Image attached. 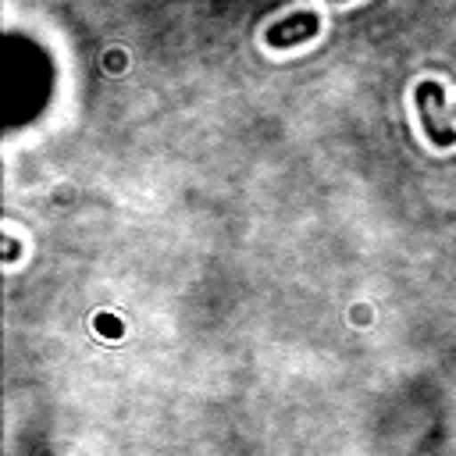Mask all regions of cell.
Segmentation results:
<instances>
[{
	"label": "cell",
	"instance_id": "cell-3",
	"mask_svg": "<svg viewBox=\"0 0 456 456\" xmlns=\"http://www.w3.org/2000/svg\"><path fill=\"white\" fill-rule=\"evenodd\" d=\"M18 253H21V246L7 235V239H4V260H18Z\"/></svg>",
	"mask_w": 456,
	"mask_h": 456
},
{
	"label": "cell",
	"instance_id": "cell-5",
	"mask_svg": "<svg viewBox=\"0 0 456 456\" xmlns=\"http://www.w3.org/2000/svg\"><path fill=\"white\" fill-rule=\"evenodd\" d=\"M331 4H346V0H331Z\"/></svg>",
	"mask_w": 456,
	"mask_h": 456
},
{
	"label": "cell",
	"instance_id": "cell-2",
	"mask_svg": "<svg viewBox=\"0 0 456 456\" xmlns=\"http://www.w3.org/2000/svg\"><path fill=\"white\" fill-rule=\"evenodd\" d=\"M321 32V18L314 11H296V14H285L278 21H271L264 28V43L271 50H289V46H299L306 39H314Z\"/></svg>",
	"mask_w": 456,
	"mask_h": 456
},
{
	"label": "cell",
	"instance_id": "cell-1",
	"mask_svg": "<svg viewBox=\"0 0 456 456\" xmlns=\"http://www.w3.org/2000/svg\"><path fill=\"white\" fill-rule=\"evenodd\" d=\"M413 103H417L420 128H424L428 142H435V146H452V142H456V125H452V118H445V86L435 82V78L417 82Z\"/></svg>",
	"mask_w": 456,
	"mask_h": 456
},
{
	"label": "cell",
	"instance_id": "cell-4",
	"mask_svg": "<svg viewBox=\"0 0 456 456\" xmlns=\"http://www.w3.org/2000/svg\"><path fill=\"white\" fill-rule=\"evenodd\" d=\"M96 324H100V331H103V335H121V324H118V321H110V317H100Z\"/></svg>",
	"mask_w": 456,
	"mask_h": 456
},
{
	"label": "cell",
	"instance_id": "cell-6",
	"mask_svg": "<svg viewBox=\"0 0 456 456\" xmlns=\"http://www.w3.org/2000/svg\"><path fill=\"white\" fill-rule=\"evenodd\" d=\"M452 118H456V107H452Z\"/></svg>",
	"mask_w": 456,
	"mask_h": 456
}]
</instances>
